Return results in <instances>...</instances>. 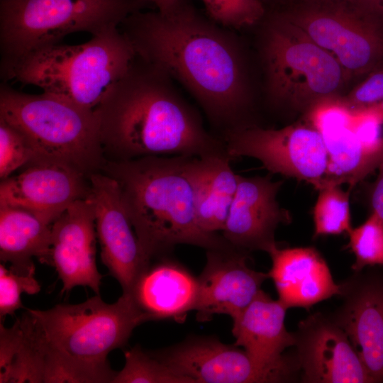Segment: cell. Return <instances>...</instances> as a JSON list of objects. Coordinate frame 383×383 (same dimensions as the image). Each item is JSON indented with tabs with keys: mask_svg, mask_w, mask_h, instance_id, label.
Listing matches in <instances>:
<instances>
[{
	"mask_svg": "<svg viewBox=\"0 0 383 383\" xmlns=\"http://www.w3.org/2000/svg\"><path fill=\"white\" fill-rule=\"evenodd\" d=\"M118 28L136 55L180 83L223 134L244 126L248 102L244 66L227 28L187 0L164 12L133 13Z\"/></svg>",
	"mask_w": 383,
	"mask_h": 383,
	"instance_id": "obj_1",
	"label": "cell"
},
{
	"mask_svg": "<svg viewBox=\"0 0 383 383\" xmlns=\"http://www.w3.org/2000/svg\"><path fill=\"white\" fill-rule=\"evenodd\" d=\"M172 79L136 55L108 90L97 114L104 152L113 160L227 152L199 113L174 89Z\"/></svg>",
	"mask_w": 383,
	"mask_h": 383,
	"instance_id": "obj_2",
	"label": "cell"
},
{
	"mask_svg": "<svg viewBox=\"0 0 383 383\" xmlns=\"http://www.w3.org/2000/svg\"><path fill=\"white\" fill-rule=\"evenodd\" d=\"M43 353V382H113L118 372L107 360L133 330L149 321L131 294L113 304L99 295L48 310L26 309Z\"/></svg>",
	"mask_w": 383,
	"mask_h": 383,
	"instance_id": "obj_3",
	"label": "cell"
},
{
	"mask_svg": "<svg viewBox=\"0 0 383 383\" xmlns=\"http://www.w3.org/2000/svg\"><path fill=\"white\" fill-rule=\"evenodd\" d=\"M187 156H147L106 161L104 173L118 184L139 242L151 260L178 244L208 250L233 248L221 235L199 226L187 174Z\"/></svg>",
	"mask_w": 383,
	"mask_h": 383,
	"instance_id": "obj_4",
	"label": "cell"
},
{
	"mask_svg": "<svg viewBox=\"0 0 383 383\" xmlns=\"http://www.w3.org/2000/svg\"><path fill=\"white\" fill-rule=\"evenodd\" d=\"M136 55L131 43L115 27L91 35L84 43H57L36 50L4 79L38 87L43 92L95 110Z\"/></svg>",
	"mask_w": 383,
	"mask_h": 383,
	"instance_id": "obj_5",
	"label": "cell"
},
{
	"mask_svg": "<svg viewBox=\"0 0 383 383\" xmlns=\"http://www.w3.org/2000/svg\"><path fill=\"white\" fill-rule=\"evenodd\" d=\"M0 118L26 138L35 154L34 162L64 163L89 177L106 162L95 110L45 92L18 91L1 83Z\"/></svg>",
	"mask_w": 383,
	"mask_h": 383,
	"instance_id": "obj_6",
	"label": "cell"
},
{
	"mask_svg": "<svg viewBox=\"0 0 383 383\" xmlns=\"http://www.w3.org/2000/svg\"><path fill=\"white\" fill-rule=\"evenodd\" d=\"M145 0H1V77L30 53L66 35L118 27Z\"/></svg>",
	"mask_w": 383,
	"mask_h": 383,
	"instance_id": "obj_7",
	"label": "cell"
},
{
	"mask_svg": "<svg viewBox=\"0 0 383 383\" xmlns=\"http://www.w3.org/2000/svg\"><path fill=\"white\" fill-rule=\"evenodd\" d=\"M262 57L268 94L276 104L309 109L341 84L338 62L291 21L276 18L269 23Z\"/></svg>",
	"mask_w": 383,
	"mask_h": 383,
	"instance_id": "obj_8",
	"label": "cell"
},
{
	"mask_svg": "<svg viewBox=\"0 0 383 383\" xmlns=\"http://www.w3.org/2000/svg\"><path fill=\"white\" fill-rule=\"evenodd\" d=\"M222 140L232 159L255 158L270 172L304 181L316 190L326 174L324 141L309 122L280 129L245 125L225 133Z\"/></svg>",
	"mask_w": 383,
	"mask_h": 383,
	"instance_id": "obj_9",
	"label": "cell"
},
{
	"mask_svg": "<svg viewBox=\"0 0 383 383\" xmlns=\"http://www.w3.org/2000/svg\"><path fill=\"white\" fill-rule=\"evenodd\" d=\"M152 353L194 383L288 382L299 374L294 355L267 364L213 338H190Z\"/></svg>",
	"mask_w": 383,
	"mask_h": 383,
	"instance_id": "obj_10",
	"label": "cell"
},
{
	"mask_svg": "<svg viewBox=\"0 0 383 383\" xmlns=\"http://www.w3.org/2000/svg\"><path fill=\"white\" fill-rule=\"evenodd\" d=\"M365 12L311 11L294 23L329 52L343 70L370 73L383 65V9L365 0Z\"/></svg>",
	"mask_w": 383,
	"mask_h": 383,
	"instance_id": "obj_11",
	"label": "cell"
},
{
	"mask_svg": "<svg viewBox=\"0 0 383 383\" xmlns=\"http://www.w3.org/2000/svg\"><path fill=\"white\" fill-rule=\"evenodd\" d=\"M88 199L94 209L101 259L109 274L131 294L140 274L151 264L125 209L117 182L104 173L89 175Z\"/></svg>",
	"mask_w": 383,
	"mask_h": 383,
	"instance_id": "obj_12",
	"label": "cell"
},
{
	"mask_svg": "<svg viewBox=\"0 0 383 383\" xmlns=\"http://www.w3.org/2000/svg\"><path fill=\"white\" fill-rule=\"evenodd\" d=\"M352 118L353 109L333 96L318 101L308 110V122L320 132L328 155L326 174L317 190L328 184H348L351 191L379 165L382 138H362Z\"/></svg>",
	"mask_w": 383,
	"mask_h": 383,
	"instance_id": "obj_13",
	"label": "cell"
},
{
	"mask_svg": "<svg viewBox=\"0 0 383 383\" xmlns=\"http://www.w3.org/2000/svg\"><path fill=\"white\" fill-rule=\"evenodd\" d=\"M301 379L309 383H373L348 336L321 313L300 321L294 333Z\"/></svg>",
	"mask_w": 383,
	"mask_h": 383,
	"instance_id": "obj_14",
	"label": "cell"
},
{
	"mask_svg": "<svg viewBox=\"0 0 383 383\" xmlns=\"http://www.w3.org/2000/svg\"><path fill=\"white\" fill-rule=\"evenodd\" d=\"M28 165L21 174L1 180L0 207L26 210L52 225L73 203L88 197L90 183L78 170L47 160Z\"/></svg>",
	"mask_w": 383,
	"mask_h": 383,
	"instance_id": "obj_15",
	"label": "cell"
},
{
	"mask_svg": "<svg viewBox=\"0 0 383 383\" xmlns=\"http://www.w3.org/2000/svg\"><path fill=\"white\" fill-rule=\"evenodd\" d=\"M341 285L343 303L331 317L348 336L372 382H383V274L362 270Z\"/></svg>",
	"mask_w": 383,
	"mask_h": 383,
	"instance_id": "obj_16",
	"label": "cell"
},
{
	"mask_svg": "<svg viewBox=\"0 0 383 383\" xmlns=\"http://www.w3.org/2000/svg\"><path fill=\"white\" fill-rule=\"evenodd\" d=\"M281 181L267 177L239 175L236 193L222 230L223 238L235 248L250 252H268L275 245L278 226L292 221L289 212L277 201Z\"/></svg>",
	"mask_w": 383,
	"mask_h": 383,
	"instance_id": "obj_17",
	"label": "cell"
},
{
	"mask_svg": "<svg viewBox=\"0 0 383 383\" xmlns=\"http://www.w3.org/2000/svg\"><path fill=\"white\" fill-rule=\"evenodd\" d=\"M248 252L236 248L208 250L206 265L198 277L196 318L204 322L213 315L232 319L262 291L268 272L255 271L247 265Z\"/></svg>",
	"mask_w": 383,
	"mask_h": 383,
	"instance_id": "obj_18",
	"label": "cell"
},
{
	"mask_svg": "<svg viewBox=\"0 0 383 383\" xmlns=\"http://www.w3.org/2000/svg\"><path fill=\"white\" fill-rule=\"evenodd\" d=\"M50 262L62 283L61 294L89 287L99 295L103 276L96 263V226L88 199L75 201L52 224Z\"/></svg>",
	"mask_w": 383,
	"mask_h": 383,
	"instance_id": "obj_19",
	"label": "cell"
},
{
	"mask_svg": "<svg viewBox=\"0 0 383 383\" xmlns=\"http://www.w3.org/2000/svg\"><path fill=\"white\" fill-rule=\"evenodd\" d=\"M268 254L272 260L269 278L274 282L278 300L287 309H309L341 295V284L334 282L326 261L316 248H279L277 245Z\"/></svg>",
	"mask_w": 383,
	"mask_h": 383,
	"instance_id": "obj_20",
	"label": "cell"
},
{
	"mask_svg": "<svg viewBox=\"0 0 383 383\" xmlns=\"http://www.w3.org/2000/svg\"><path fill=\"white\" fill-rule=\"evenodd\" d=\"M131 294L149 321L182 323L187 313L195 310L198 278L179 263L162 258L140 274Z\"/></svg>",
	"mask_w": 383,
	"mask_h": 383,
	"instance_id": "obj_21",
	"label": "cell"
},
{
	"mask_svg": "<svg viewBox=\"0 0 383 383\" xmlns=\"http://www.w3.org/2000/svg\"><path fill=\"white\" fill-rule=\"evenodd\" d=\"M232 160L227 152L187 157L195 215L205 232L217 233L226 223L239 180L231 166Z\"/></svg>",
	"mask_w": 383,
	"mask_h": 383,
	"instance_id": "obj_22",
	"label": "cell"
},
{
	"mask_svg": "<svg viewBox=\"0 0 383 383\" xmlns=\"http://www.w3.org/2000/svg\"><path fill=\"white\" fill-rule=\"evenodd\" d=\"M287 308L262 290L236 317L233 318L234 345L240 346L254 358L267 364L283 362V352L295 343L294 333L284 324Z\"/></svg>",
	"mask_w": 383,
	"mask_h": 383,
	"instance_id": "obj_23",
	"label": "cell"
},
{
	"mask_svg": "<svg viewBox=\"0 0 383 383\" xmlns=\"http://www.w3.org/2000/svg\"><path fill=\"white\" fill-rule=\"evenodd\" d=\"M51 227L29 211L1 206V262L20 274L35 272L33 257L50 266Z\"/></svg>",
	"mask_w": 383,
	"mask_h": 383,
	"instance_id": "obj_24",
	"label": "cell"
},
{
	"mask_svg": "<svg viewBox=\"0 0 383 383\" xmlns=\"http://www.w3.org/2000/svg\"><path fill=\"white\" fill-rule=\"evenodd\" d=\"M313 210V238L348 233L353 228L350 207V190L340 185L328 184L318 189Z\"/></svg>",
	"mask_w": 383,
	"mask_h": 383,
	"instance_id": "obj_25",
	"label": "cell"
},
{
	"mask_svg": "<svg viewBox=\"0 0 383 383\" xmlns=\"http://www.w3.org/2000/svg\"><path fill=\"white\" fill-rule=\"evenodd\" d=\"M124 355L125 365L117 372L113 383H194L139 345L125 351Z\"/></svg>",
	"mask_w": 383,
	"mask_h": 383,
	"instance_id": "obj_26",
	"label": "cell"
},
{
	"mask_svg": "<svg viewBox=\"0 0 383 383\" xmlns=\"http://www.w3.org/2000/svg\"><path fill=\"white\" fill-rule=\"evenodd\" d=\"M345 248L354 254L355 260L351 268L354 272L367 267L383 266V218L372 212L361 225L348 233Z\"/></svg>",
	"mask_w": 383,
	"mask_h": 383,
	"instance_id": "obj_27",
	"label": "cell"
},
{
	"mask_svg": "<svg viewBox=\"0 0 383 383\" xmlns=\"http://www.w3.org/2000/svg\"><path fill=\"white\" fill-rule=\"evenodd\" d=\"M210 19L227 29L252 26L264 16L261 0H201Z\"/></svg>",
	"mask_w": 383,
	"mask_h": 383,
	"instance_id": "obj_28",
	"label": "cell"
},
{
	"mask_svg": "<svg viewBox=\"0 0 383 383\" xmlns=\"http://www.w3.org/2000/svg\"><path fill=\"white\" fill-rule=\"evenodd\" d=\"M35 160V154L26 138L0 118V177L3 180L19 167Z\"/></svg>",
	"mask_w": 383,
	"mask_h": 383,
	"instance_id": "obj_29",
	"label": "cell"
},
{
	"mask_svg": "<svg viewBox=\"0 0 383 383\" xmlns=\"http://www.w3.org/2000/svg\"><path fill=\"white\" fill-rule=\"evenodd\" d=\"M35 272L20 274L0 264V319L13 315L16 311L24 308L21 295L37 294L40 291V283L35 277Z\"/></svg>",
	"mask_w": 383,
	"mask_h": 383,
	"instance_id": "obj_30",
	"label": "cell"
},
{
	"mask_svg": "<svg viewBox=\"0 0 383 383\" xmlns=\"http://www.w3.org/2000/svg\"><path fill=\"white\" fill-rule=\"evenodd\" d=\"M344 101L353 109L366 108L383 101V65L370 72Z\"/></svg>",
	"mask_w": 383,
	"mask_h": 383,
	"instance_id": "obj_31",
	"label": "cell"
},
{
	"mask_svg": "<svg viewBox=\"0 0 383 383\" xmlns=\"http://www.w3.org/2000/svg\"><path fill=\"white\" fill-rule=\"evenodd\" d=\"M377 170L378 174L372 186L370 200L371 211L383 218V162Z\"/></svg>",
	"mask_w": 383,
	"mask_h": 383,
	"instance_id": "obj_32",
	"label": "cell"
},
{
	"mask_svg": "<svg viewBox=\"0 0 383 383\" xmlns=\"http://www.w3.org/2000/svg\"><path fill=\"white\" fill-rule=\"evenodd\" d=\"M362 109L370 113L381 126L383 125V101Z\"/></svg>",
	"mask_w": 383,
	"mask_h": 383,
	"instance_id": "obj_33",
	"label": "cell"
},
{
	"mask_svg": "<svg viewBox=\"0 0 383 383\" xmlns=\"http://www.w3.org/2000/svg\"><path fill=\"white\" fill-rule=\"evenodd\" d=\"M179 0H146L148 3L154 4L157 11L164 12L172 7Z\"/></svg>",
	"mask_w": 383,
	"mask_h": 383,
	"instance_id": "obj_34",
	"label": "cell"
},
{
	"mask_svg": "<svg viewBox=\"0 0 383 383\" xmlns=\"http://www.w3.org/2000/svg\"><path fill=\"white\" fill-rule=\"evenodd\" d=\"M368 1L372 2L373 4L383 9V0H368Z\"/></svg>",
	"mask_w": 383,
	"mask_h": 383,
	"instance_id": "obj_35",
	"label": "cell"
}]
</instances>
